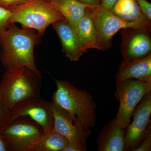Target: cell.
Segmentation results:
<instances>
[{
  "mask_svg": "<svg viewBox=\"0 0 151 151\" xmlns=\"http://www.w3.org/2000/svg\"><path fill=\"white\" fill-rule=\"evenodd\" d=\"M40 37L29 29H20L14 24H11L0 37V60L6 70L26 67L41 75L34 55Z\"/></svg>",
  "mask_w": 151,
  "mask_h": 151,
  "instance_id": "cell-1",
  "label": "cell"
},
{
  "mask_svg": "<svg viewBox=\"0 0 151 151\" xmlns=\"http://www.w3.org/2000/svg\"><path fill=\"white\" fill-rule=\"evenodd\" d=\"M57 89L52 99L70 114L74 123L86 129L96 124L97 105L92 95L77 89L69 81L54 79Z\"/></svg>",
  "mask_w": 151,
  "mask_h": 151,
  "instance_id": "cell-2",
  "label": "cell"
},
{
  "mask_svg": "<svg viewBox=\"0 0 151 151\" xmlns=\"http://www.w3.org/2000/svg\"><path fill=\"white\" fill-rule=\"evenodd\" d=\"M42 76L26 67L6 70L0 83V100L8 109L30 97H40Z\"/></svg>",
  "mask_w": 151,
  "mask_h": 151,
  "instance_id": "cell-3",
  "label": "cell"
},
{
  "mask_svg": "<svg viewBox=\"0 0 151 151\" xmlns=\"http://www.w3.org/2000/svg\"><path fill=\"white\" fill-rule=\"evenodd\" d=\"M11 23H19L23 28L35 29L41 36L47 27L65 19L50 3L43 0H30L11 9Z\"/></svg>",
  "mask_w": 151,
  "mask_h": 151,
  "instance_id": "cell-4",
  "label": "cell"
},
{
  "mask_svg": "<svg viewBox=\"0 0 151 151\" xmlns=\"http://www.w3.org/2000/svg\"><path fill=\"white\" fill-rule=\"evenodd\" d=\"M42 128L28 116H20L0 129L9 151H34L43 134Z\"/></svg>",
  "mask_w": 151,
  "mask_h": 151,
  "instance_id": "cell-5",
  "label": "cell"
},
{
  "mask_svg": "<svg viewBox=\"0 0 151 151\" xmlns=\"http://www.w3.org/2000/svg\"><path fill=\"white\" fill-rule=\"evenodd\" d=\"M90 11L96 29L97 42L99 50H107L113 45L112 39L119 31L130 27L151 28V22H129L113 13L111 9L99 5L90 7Z\"/></svg>",
  "mask_w": 151,
  "mask_h": 151,
  "instance_id": "cell-6",
  "label": "cell"
},
{
  "mask_svg": "<svg viewBox=\"0 0 151 151\" xmlns=\"http://www.w3.org/2000/svg\"><path fill=\"white\" fill-rule=\"evenodd\" d=\"M151 91V82L133 78L116 81L115 95L119 103L115 122L127 129L132 113L143 97Z\"/></svg>",
  "mask_w": 151,
  "mask_h": 151,
  "instance_id": "cell-7",
  "label": "cell"
},
{
  "mask_svg": "<svg viewBox=\"0 0 151 151\" xmlns=\"http://www.w3.org/2000/svg\"><path fill=\"white\" fill-rule=\"evenodd\" d=\"M20 116L29 117L42 128L44 132L53 129L54 118L51 102L43 100L40 97L27 98L14 105L9 109L7 123Z\"/></svg>",
  "mask_w": 151,
  "mask_h": 151,
  "instance_id": "cell-8",
  "label": "cell"
},
{
  "mask_svg": "<svg viewBox=\"0 0 151 151\" xmlns=\"http://www.w3.org/2000/svg\"><path fill=\"white\" fill-rule=\"evenodd\" d=\"M151 91L145 95L135 108L133 122L127 127L125 135L126 150L137 147L144 138L151 133Z\"/></svg>",
  "mask_w": 151,
  "mask_h": 151,
  "instance_id": "cell-9",
  "label": "cell"
},
{
  "mask_svg": "<svg viewBox=\"0 0 151 151\" xmlns=\"http://www.w3.org/2000/svg\"><path fill=\"white\" fill-rule=\"evenodd\" d=\"M51 105L54 118L53 129L69 143L74 145L81 151L86 150L87 139L92 133L91 130L76 124L70 114L52 99Z\"/></svg>",
  "mask_w": 151,
  "mask_h": 151,
  "instance_id": "cell-10",
  "label": "cell"
},
{
  "mask_svg": "<svg viewBox=\"0 0 151 151\" xmlns=\"http://www.w3.org/2000/svg\"><path fill=\"white\" fill-rule=\"evenodd\" d=\"M151 29L130 27L119 31L122 35L121 50L124 60L142 58L151 53Z\"/></svg>",
  "mask_w": 151,
  "mask_h": 151,
  "instance_id": "cell-11",
  "label": "cell"
},
{
  "mask_svg": "<svg viewBox=\"0 0 151 151\" xmlns=\"http://www.w3.org/2000/svg\"><path fill=\"white\" fill-rule=\"evenodd\" d=\"M52 25L59 38L65 56L70 61L78 60L84 52L74 28L65 18L54 23Z\"/></svg>",
  "mask_w": 151,
  "mask_h": 151,
  "instance_id": "cell-12",
  "label": "cell"
},
{
  "mask_svg": "<svg viewBox=\"0 0 151 151\" xmlns=\"http://www.w3.org/2000/svg\"><path fill=\"white\" fill-rule=\"evenodd\" d=\"M116 78V81L133 78L151 82V52L142 58L123 60Z\"/></svg>",
  "mask_w": 151,
  "mask_h": 151,
  "instance_id": "cell-13",
  "label": "cell"
},
{
  "mask_svg": "<svg viewBox=\"0 0 151 151\" xmlns=\"http://www.w3.org/2000/svg\"><path fill=\"white\" fill-rule=\"evenodd\" d=\"M126 129L117 124L114 119L103 128L97 138L99 151L126 150L125 135Z\"/></svg>",
  "mask_w": 151,
  "mask_h": 151,
  "instance_id": "cell-14",
  "label": "cell"
},
{
  "mask_svg": "<svg viewBox=\"0 0 151 151\" xmlns=\"http://www.w3.org/2000/svg\"><path fill=\"white\" fill-rule=\"evenodd\" d=\"M90 7L78 21L76 32L79 37L81 48L84 52L89 49L98 50L96 29L90 11Z\"/></svg>",
  "mask_w": 151,
  "mask_h": 151,
  "instance_id": "cell-15",
  "label": "cell"
},
{
  "mask_svg": "<svg viewBox=\"0 0 151 151\" xmlns=\"http://www.w3.org/2000/svg\"><path fill=\"white\" fill-rule=\"evenodd\" d=\"M50 3L62 14L76 32L78 21L90 6L84 4L78 0H59Z\"/></svg>",
  "mask_w": 151,
  "mask_h": 151,
  "instance_id": "cell-16",
  "label": "cell"
},
{
  "mask_svg": "<svg viewBox=\"0 0 151 151\" xmlns=\"http://www.w3.org/2000/svg\"><path fill=\"white\" fill-rule=\"evenodd\" d=\"M113 14L129 22H151L143 14L135 0H117L111 9Z\"/></svg>",
  "mask_w": 151,
  "mask_h": 151,
  "instance_id": "cell-17",
  "label": "cell"
},
{
  "mask_svg": "<svg viewBox=\"0 0 151 151\" xmlns=\"http://www.w3.org/2000/svg\"><path fill=\"white\" fill-rule=\"evenodd\" d=\"M69 143L67 139L53 129L44 132L34 151H63Z\"/></svg>",
  "mask_w": 151,
  "mask_h": 151,
  "instance_id": "cell-18",
  "label": "cell"
},
{
  "mask_svg": "<svg viewBox=\"0 0 151 151\" xmlns=\"http://www.w3.org/2000/svg\"><path fill=\"white\" fill-rule=\"evenodd\" d=\"M11 17L12 12L10 10L0 6V37L12 24Z\"/></svg>",
  "mask_w": 151,
  "mask_h": 151,
  "instance_id": "cell-19",
  "label": "cell"
},
{
  "mask_svg": "<svg viewBox=\"0 0 151 151\" xmlns=\"http://www.w3.org/2000/svg\"><path fill=\"white\" fill-rule=\"evenodd\" d=\"M143 14L151 20V4L147 0H135Z\"/></svg>",
  "mask_w": 151,
  "mask_h": 151,
  "instance_id": "cell-20",
  "label": "cell"
},
{
  "mask_svg": "<svg viewBox=\"0 0 151 151\" xmlns=\"http://www.w3.org/2000/svg\"><path fill=\"white\" fill-rule=\"evenodd\" d=\"M9 116V109L0 100V129L7 123Z\"/></svg>",
  "mask_w": 151,
  "mask_h": 151,
  "instance_id": "cell-21",
  "label": "cell"
},
{
  "mask_svg": "<svg viewBox=\"0 0 151 151\" xmlns=\"http://www.w3.org/2000/svg\"><path fill=\"white\" fill-rule=\"evenodd\" d=\"M151 150V135L149 133L143 139L137 147L133 151H150Z\"/></svg>",
  "mask_w": 151,
  "mask_h": 151,
  "instance_id": "cell-22",
  "label": "cell"
},
{
  "mask_svg": "<svg viewBox=\"0 0 151 151\" xmlns=\"http://www.w3.org/2000/svg\"><path fill=\"white\" fill-rule=\"evenodd\" d=\"M30 0H0V6L10 9L14 7L29 1Z\"/></svg>",
  "mask_w": 151,
  "mask_h": 151,
  "instance_id": "cell-23",
  "label": "cell"
},
{
  "mask_svg": "<svg viewBox=\"0 0 151 151\" xmlns=\"http://www.w3.org/2000/svg\"><path fill=\"white\" fill-rule=\"evenodd\" d=\"M78 1L84 4L90 6L99 5L100 4V3H101V0H78Z\"/></svg>",
  "mask_w": 151,
  "mask_h": 151,
  "instance_id": "cell-24",
  "label": "cell"
},
{
  "mask_svg": "<svg viewBox=\"0 0 151 151\" xmlns=\"http://www.w3.org/2000/svg\"><path fill=\"white\" fill-rule=\"evenodd\" d=\"M117 0H101L100 5L110 9H112Z\"/></svg>",
  "mask_w": 151,
  "mask_h": 151,
  "instance_id": "cell-25",
  "label": "cell"
},
{
  "mask_svg": "<svg viewBox=\"0 0 151 151\" xmlns=\"http://www.w3.org/2000/svg\"><path fill=\"white\" fill-rule=\"evenodd\" d=\"M63 151H81L76 146L68 143L65 146Z\"/></svg>",
  "mask_w": 151,
  "mask_h": 151,
  "instance_id": "cell-26",
  "label": "cell"
},
{
  "mask_svg": "<svg viewBox=\"0 0 151 151\" xmlns=\"http://www.w3.org/2000/svg\"><path fill=\"white\" fill-rule=\"evenodd\" d=\"M0 151H9L1 135H0Z\"/></svg>",
  "mask_w": 151,
  "mask_h": 151,
  "instance_id": "cell-27",
  "label": "cell"
},
{
  "mask_svg": "<svg viewBox=\"0 0 151 151\" xmlns=\"http://www.w3.org/2000/svg\"><path fill=\"white\" fill-rule=\"evenodd\" d=\"M47 2L51 3L53 2L57 1H59V0H43Z\"/></svg>",
  "mask_w": 151,
  "mask_h": 151,
  "instance_id": "cell-28",
  "label": "cell"
}]
</instances>
